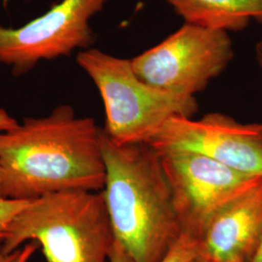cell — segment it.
<instances>
[{"label": "cell", "mask_w": 262, "mask_h": 262, "mask_svg": "<svg viewBox=\"0 0 262 262\" xmlns=\"http://www.w3.org/2000/svg\"><path fill=\"white\" fill-rule=\"evenodd\" d=\"M76 60L100 94L106 115L103 130L118 145L149 143L171 118H192L198 111L195 97L142 81L130 59L91 48L80 51Z\"/></svg>", "instance_id": "cell-4"}, {"label": "cell", "mask_w": 262, "mask_h": 262, "mask_svg": "<svg viewBox=\"0 0 262 262\" xmlns=\"http://www.w3.org/2000/svg\"><path fill=\"white\" fill-rule=\"evenodd\" d=\"M110 262H132L129 256L124 252L122 246L115 239L113 241L112 247L109 253Z\"/></svg>", "instance_id": "cell-14"}, {"label": "cell", "mask_w": 262, "mask_h": 262, "mask_svg": "<svg viewBox=\"0 0 262 262\" xmlns=\"http://www.w3.org/2000/svg\"><path fill=\"white\" fill-rule=\"evenodd\" d=\"M103 194L114 239L132 262H160L182 234L159 151L118 145L101 129Z\"/></svg>", "instance_id": "cell-2"}, {"label": "cell", "mask_w": 262, "mask_h": 262, "mask_svg": "<svg viewBox=\"0 0 262 262\" xmlns=\"http://www.w3.org/2000/svg\"><path fill=\"white\" fill-rule=\"evenodd\" d=\"M251 262H262V236L259 245H258Z\"/></svg>", "instance_id": "cell-17"}, {"label": "cell", "mask_w": 262, "mask_h": 262, "mask_svg": "<svg viewBox=\"0 0 262 262\" xmlns=\"http://www.w3.org/2000/svg\"><path fill=\"white\" fill-rule=\"evenodd\" d=\"M254 54H255L256 62L259 66V68L262 70V39L256 43L255 49H254Z\"/></svg>", "instance_id": "cell-16"}, {"label": "cell", "mask_w": 262, "mask_h": 262, "mask_svg": "<svg viewBox=\"0 0 262 262\" xmlns=\"http://www.w3.org/2000/svg\"><path fill=\"white\" fill-rule=\"evenodd\" d=\"M19 124L4 109H0V131L10 130Z\"/></svg>", "instance_id": "cell-15"}, {"label": "cell", "mask_w": 262, "mask_h": 262, "mask_svg": "<svg viewBox=\"0 0 262 262\" xmlns=\"http://www.w3.org/2000/svg\"><path fill=\"white\" fill-rule=\"evenodd\" d=\"M159 154L182 233L199 240L216 212L262 180L196 152Z\"/></svg>", "instance_id": "cell-6"}, {"label": "cell", "mask_w": 262, "mask_h": 262, "mask_svg": "<svg viewBox=\"0 0 262 262\" xmlns=\"http://www.w3.org/2000/svg\"><path fill=\"white\" fill-rule=\"evenodd\" d=\"M194 262H208V261H206V260H204V259H202V258H201V257H200V256H199V258H198V259H197L196 261H194Z\"/></svg>", "instance_id": "cell-20"}, {"label": "cell", "mask_w": 262, "mask_h": 262, "mask_svg": "<svg viewBox=\"0 0 262 262\" xmlns=\"http://www.w3.org/2000/svg\"><path fill=\"white\" fill-rule=\"evenodd\" d=\"M109 0H61L47 13L17 28L0 25V63L14 76L31 71L42 60L90 49L94 33L90 20Z\"/></svg>", "instance_id": "cell-7"}, {"label": "cell", "mask_w": 262, "mask_h": 262, "mask_svg": "<svg viewBox=\"0 0 262 262\" xmlns=\"http://www.w3.org/2000/svg\"><path fill=\"white\" fill-rule=\"evenodd\" d=\"M38 244L34 241L27 244L23 249H18L11 262H28L31 255L37 250Z\"/></svg>", "instance_id": "cell-13"}, {"label": "cell", "mask_w": 262, "mask_h": 262, "mask_svg": "<svg viewBox=\"0 0 262 262\" xmlns=\"http://www.w3.org/2000/svg\"><path fill=\"white\" fill-rule=\"evenodd\" d=\"M185 23L242 31L251 20L262 24V0H165Z\"/></svg>", "instance_id": "cell-10"}, {"label": "cell", "mask_w": 262, "mask_h": 262, "mask_svg": "<svg viewBox=\"0 0 262 262\" xmlns=\"http://www.w3.org/2000/svg\"><path fill=\"white\" fill-rule=\"evenodd\" d=\"M262 236V180L209 221L200 238L208 262H251Z\"/></svg>", "instance_id": "cell-9"}, {"label": "cell", "mask_w": 262, "mask_h": 262, "mask_svg": "<svg viewBox=\"0 0 262 262\" xmlns=\"http://www.w3.org/2000/svg\"><path fill=\"white\" fill-rule=\"evenodd\" d=\"M234 57L229 33L185 23L158 45L133 57L145 83L171 94L195 97Z\"/></svg>", "instance_id": "cell-5"}, {"label": "cell", "mask_w": 262, "mask_h": 262, "mask_svg": "<svg viewBox=\"0 0 262 262\" xmlns=\"http://www.w3.org/2000/svg\"><path fill=\"white\" fill-rule=\"evenodd\" d=\"M158 151L196 152L262 178V122L242 123L221 113L199 120L173 117L148 143Z\"/></svg>", "instance_id": "cell-8"}, {"label": "cell", "mask_w": 262, "mask_h": 262, "mask_svg": "<svg viewBox=\"0 0 262 262\" xmlns=\"http://www.w3.org/2000/svg\"><path fill=\"white\" fill-rule=\"evenodd\" d=\"M28 240L47 262H106L114 236L103 191L67 190L29 202L10 225L3 254Z\"/></svg>", "instance_id": "cell-3"}, {"label": "cell", "mask_w": 262, "mask_h": 262, "mask_svg": "<svg viewBox=\"0 0 262 262\" xmlns=\"http://www.w3.org/2000/svg\"><path fill=\"white\" fill-rule=\"evenodd\" d=\"M30 201L0 197V247L7 237L13 220L28 206Z\"/></svg>", "instance_id": "cell-12"}, {"label": "cell", "mask_w": 262, "mask_h": 262, "mask_svg": "<svg viewBox=\"0 0 262 262\" xmlns=\"http://www.w3.org/2000/svg\"><path fill=\"white\" fill-rule=\"evenodd\" d=\"M101 129L93 118L59 105L0 131L4 197L33 200L67 190L102 191L106 167Z\"/></svg>", "instance_id": "cell-1"}, {"label": "cell", "mask_w": 262, "mask_h": 262, "mask_svg": "<svg viewBox=\"0 0 262 262\" xmlns=\"http://www.w3.org/2000/svg\"><path fill=\"white\" fill-rule=\"evenodd\" d=\"M15 252L11 254H3L0 252V262H11L14 257Z\"/></svg>", "instance_id": "cell-18"}, {"label": "cell", "mask_w": 262, "mask_h": 262, "mask_svg": "<svg viewBox=\"0 0 262 262\" xmlns=\"http://www.w3.org/2000/svg\"><path fill=\"white\" fill-rule=\"evenodd\" d=\"M200 256V240L182 233L160 262H194Z\"/></svg>", "instance_id": "cell-11"}, {"label": "cell", "mask_w": 262, "mask_h": 262, "mask_svg": "<svg viewBox=\"0 0 262 262\" xmlns=\"http://www.w3.org/2000/svg\"><path fill=\"white\" fill-rule=\"evenodd\" d=\"M0 197H4V187H3V173L0 166ZM5 198V197H4Z\"/></svg>", "instance_id": "cell-19"}]
</instances>
